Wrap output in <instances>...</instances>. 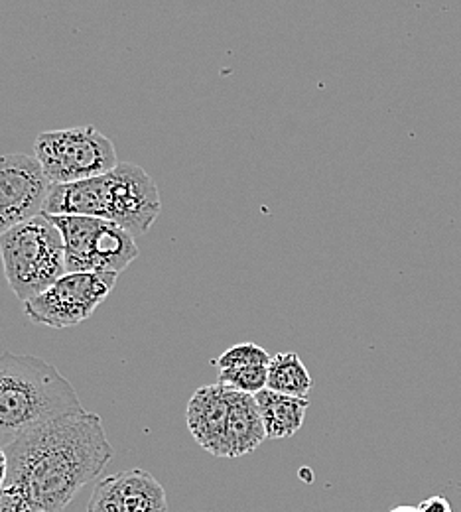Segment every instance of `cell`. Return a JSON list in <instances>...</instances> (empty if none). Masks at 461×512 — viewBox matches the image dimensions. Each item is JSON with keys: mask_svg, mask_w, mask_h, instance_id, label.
<instances>
[{"mask_svg": "<svg viewBox=\"0 0 461 512\" xmlns=\"http://www.w3.org/2000/svg\"><path fill=\"white\" fill-rule=\"evenodd\" d=\"M4 451L8 479L0 509L14 512L64 511L113 459L101 416L85 410L26 430Z\"/></svg>", "mask_w": 461, "mask_h": 512, "instance_id": "6da1fadb", "label": "cell"}, {"mask_svg": "<svg viewBox=\"0 0 461 512\" xmlns=\"http://www.w3.org/2000/svg\"><path fill=\"white\" fill-rule=\"evenodd\" d=\"M162 211L156 182L136 164H121L111 172L64 186H52L44 213L87 215L121 225L134 237L146 235Z\"/></svg>", "mask_w": 461, "mask_h": 512, "instance_id": "7a4b0ae2", "label": "cell"}, {"mask_svg": "<svg viewBox=\"0 0 461 512\" xmlns=\"http://www.w3.org/2000/svg\"><path fill=\"white\" fill-rule=\"evenodd\" d=\"M83 412L73 384L34 355H0V448L26 430L54 418Z\"/></svg>", "mask_w": 461, "mask_h": 512, "instance_id": "3957f363", "label": "cell"}, {"mask_svg": "<svg viewBox=\"0 0 461 512\" xmlns=\"http://www.w3.org/2000/svg\"><path fill=\"white\" fill-rule=\"evenodd\" d=\"M0 256L6 282L22 304L38 298L67 274L64 237L46 213L4 233Z\"/></svg>", "mask_w": 461, "mask_h": 512, "instance_id": "277c9868", "label": "cell"}, {"mask_svg": "<svg viewBox=\"0 0 461 512\" xmlns=\"http://www.w3.org/2000/svg\"><path fill=\"white\" fill-rule=\"evenodd\" d=\"M34 158L52 186L91 180L119 166L113 140L95 127L40 132L34 142Z\"/></svg>", "mask_w": 461, "mask_h": 512, "instance_id": "5b68a950", "label": "cell"}, {"mask_svg": "<svg viewBox=\"0 0 461 512\" xmlns=\"http://www.w3.org/2000/svg\"><path fill=\"white\" fill-rule=\"evenodd\" d=\"M50 219L64 237L67 272L121 274L140 253L136 237L117 223L87 215H50Z\"/></svg>", "mask_w": 461, "mask_h": 512, "instance_id": "8992f818", "label": "cell"}, {"mask_svg": "<svg viewBox=\"0 0 461 512\" xmlns=\"http://www.w3.org/2000/svg\"><path fill=\"white\" fill-rule=\"evenodd\" d=\"M119 274L67 272L44 294L24 304V314L34 325L66 329L89 320L109 298Z\"/></svg>", "mask_w": 461, "mask_h": 512, "instance_id": "52a82bcc", "label": "cell"}, {"mask_svg": "<svg viewBox=\"0 0 461 512\" xmlns=\"http://www.w3.org/2000/svg\"><path fill=\"white\" fill-rule=\"evenodd\" d=\"M52 184L30 154L0 156V237L44 213Z\"/></svg>", "mask_w": 461, "mask_h": 512, "instance_id": "ba28073f", "label": "cell"}, {"mask_svg": "<svg viewBox=\"0 0 461 512\" xmlns=\"http://www.w3.org/2000/svg\"><path fill=\"white\" fill-rule=\"evenodd\" d=\"M87 512H168V497L154 475L131 469L101 479L87 503Z\"/></svg>", "mask_w": 461, "mask_h": 512, "instance_id": "9c48e42d", "label": "cell"}, {"mask_svg": "<svg viewBox=\"0 0 461 512\" xmlns=\"http://www.w3.org/2000/svg\"><path fill=\"white\" fill-rule=\"evenodd\" d=\"M188 430L201 448L215 457L229 459L227 422H229V388L223 384L199 386L186 410Z\"/></svg>", "mask_w": 461, "mask_h": 512, "instance_id": "30bf717a", "label": "cell"}, {"mask_svg": "<svg viewBox=\"0 0 461 512\" xmlns=\"http://www.w3.org/2000/svg\"><path fill=\"white\" fill-rule=\"evenodd\" d=\"M266 440L263 416L255 394L229 388V422L227 442L229 459L253 453Z\"/></svg>", "mask_w": 461, "mask_h": 512, "instance_id": "8fae6325", "label": "cell"}, {"mask_svg": "<svg viewBox=\"0 0 461 512\" xmlns=\"http://www.w3.org/2000/svg\"><path fill=\"white\" fill-rule=\"evenodd\" d=\"M255 398L263 416L268 440H286L298 434L310 406L308 398L286 396L270 388H264L259 394H255Z\"/></svg>", "mask_w": 461, "mask_h": 512, "instance_id": "7c38bea8", "label": "cell"}, {"mask_svg": "<svg viewBox=\"0 0 461 512\" xmlns=\"http://www.w3.org/2000/svg\"><path fill=\"white\" fill-rule=\"evenodd\" d=\"M312 386L314 381L296 353H278L270 359L266 388L286 396L308 398Z\"/></svg>", "mask_w": 461, "mask_h": 512, "instance_id": "4fadbf2b", "label": "cell"}, {"mask_svg": "<svg viewBox=\"0 0 461 512\" xmlns=\"http://www.w3.org/2000/svg\"><path fill=\"white\" fill-rule=\"evenodd\" d=\"M270 355L259 347L257 343H239L227 349L219 359L215 361L217 371H231V369H245V367H259V365H268Z\"/></svg>", "mask_w": 461, "mask_h": 512, "instance_id": "5bb4252c", "label": "cell"}, {"mask_svg": "<svg viewBox=\"0 0 461 512\" xmlns=\"http://www.w3.org/2000/svg\"><path fill=\"white\" fill-rule=\"evenodd\" d=\"M219 384L233 388L245 394H259L266 388L268 381V365L259 367H245V369H231V371H217Z\"/></svg>", "mask_w": 461, "mask_h": 512, "instance_id": "9a60e30c", "label": "cell"}, {"mask_svg": "<svg viewBox=\"0 0 461 512\" xmlns=\"http://www.w3.org/2000/svg\"><path fill=\"white\" fill-rule=\"evenodd\" d=\"M420 512H454L450 501L442 495H434V497H426L420 505H418Z\"/></svg>", "mask_w": 461, "mask_h": 512, "instance_id": "2e32d148", "label": "cell"}, {"mask_svg": "<svg viewBox=\"0 0 461 512\" xmlns=\"http://www.w3.org/2000/svg\"><path fill=\"white\" fill-rule=\"evenodd\" d=\"M6 479H8V455L4 449L0 448V491L6 485Z\"/></svg>", "mask_w": 461, "mask_h": 512, "instance_id": "e0dca14e", "label": "cell"}, {"mask_svg": "<svg viewBox=\"0 0 461 512\" xmlns=\"http://www.w3.org/2000/svg\"><path fill=\"white\" fill-rule=\"evenodd\" d=\"M389 512H420L418 507H408V505H402V507H396L393 511Z\"/></svg>", "mask_w": 461, "mask_h": 512, "instance_id": "ac0fdd59", "label": "cell"}, {"mask_svg": "<svg viewBox=\"0 0 461 512\" xmlns=\"http://www.w3.org/2000/svg\"><path fill=\"white\" fill-rule=\"evenodd\" d=\"M0 512H14V511H8V509H0Z\"/></svg>", "mask_w": 461, "mask_h": 512, "instance_id": "d6986e66", "label": "cell"}]
</instances>
